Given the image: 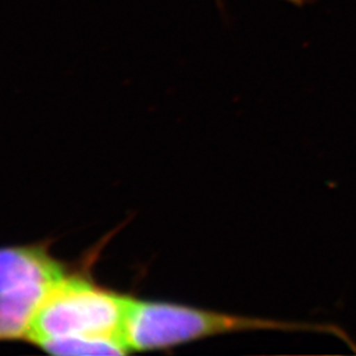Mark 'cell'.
<instances>
[{"label": "cell", "instance_id": "cell-6", "mask_svg": "<svg viewBox=\"0 0 356 356\" xmlns=\"http://www.w3.org/2000/svg\"><path fill=\"white\" fill-rule=\"evenodd\" d=\"M286 1H289V3H292V4H296V6H302V4L307 3L309 0H286Z\"/></svg>", "mask_w": 356, "mask_h": 356}, {"label": "cell", "instance_id": "cell-3", "mask_svg": "<svg viewBox=\"0 0 356 356\" xmlns=\"http://www.w3.org/2000/svg\"><path fill=\"white\" fill-rule=\"evenodd\" d=\"M72 270L51 252V242L0 247V294L32 284H57Z\"/></svg>", "mask_w": 356, "mask_h": 356}, {"label": "cell", "instance_id": "cell-5", "mask_svg": "<svg viewBox=\"0 0 356 356\" xmlns=\"http://www.w3.org/2000/svg\"><path fill=\"white\" fill-rule=\"evenodd\" d=\"M35 346L51 355H127L131 353L127 344L102 338H51Z\"/></svg>", "mask_w": 356, "mask_h": 356}, {"label": "cell", "instance_id": "cell-1", "mask_svg": "<svg viewBox=\"0 0 356 356\" xmlns=\"http://www.w3.org/2000/svg\"><path fill=\"white\" fill-rule=\"evenodd\" d=\"M254 331L313 332L335 337L356 353V342L341 326L231 314L163 300L131 298L124 338L131 353L165 351L227 334Z\"/></svg>", "mask_w": 356, "mask_h": 356}, {"label": "cell", "instance_id": "cell-4", "mask_svg": "<svg viewBox=\"0 0 356 356\" xmlns=\"http://www.w3.org/2000/svg\"><path fill=\"white\" fill-rule=\"evenodd\" d=\"M54 285L32 284L0 294V342H28L40 306Z\"/></svg>", "mask_w": 356, "mask_h": 356}, {"label": "cell", "instance_id": "cell-2", "mask_svg": "<svg viewBox=\"0 0 356 356\" xmlns=\"http://www.w3.org/2000/svg\"><path fill=\"white\" fill-rule=\"evenodd\" d=\"M131 298L103 288L89 279L86 272L72 270L51 288L40 306L28 342L76 337L126 343Z\"/></svg>", "mask_w": 356, "mask_h": 356}]
</instances>
